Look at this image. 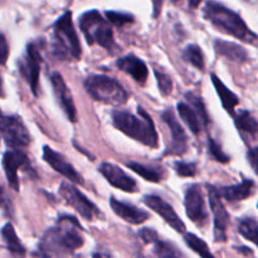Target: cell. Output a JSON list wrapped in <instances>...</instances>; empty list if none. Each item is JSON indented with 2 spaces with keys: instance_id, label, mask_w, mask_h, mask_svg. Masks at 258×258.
<instances>
[{
  "instance_id": "cell-36",
  "label": "cell",
  "mask_w": 258,
  "mask_h": 258,
  "mask_svg": "<svg viewBox=\"0 0 258 258\" xmlns=\"http://www.w3.org/2000/svg\"><path fill=\"white\" fill-rule=\"evenodd\" d=\"M0 209H3V211H4V213L9 217H13V214H14V209H13L12 201H10L9 196L5 193V190L3 189V186H0Z\"/></svg>"
},
{
  "instance_id": "cell-12",
  "label": "cell",
  "mask_w": 258,
  "mask_h": 258,
  "mask_svg": "<svg viewBox=\"0 0 258 258\" xmlns=\"http://www.w3.org/2000/svg\"><path fill=\"white\" fill-rule=\"evenodd\" d=\"M3 168H4L5 176H7L10 188L18 191L19 190L18 170L20 168L30 169L29 158L20 149H13V150L4 153V155H3Z\"/></svg>"
},
{
  "instance_id": "cell-31",
  "label": "cell",
  "mask_w": 258,
  "mask_h": 258,
  "mask_svg": "<svg viewBox=\"0 0 258 258\" xmlns=\"http://www.w3.org/2000/svg\"><path fill=\"white\" fill-rule=\"evenodd\" d=\"M106 17L111 24L116 25L118 28H122L127 24H133L135 22V18L133 14L128 13H121V12H113V10H108L106 12Z\"/></svg>"
},
{
  "instance_id": "cell-23",
  "label": "cell",
  "mask_w": 258,
  "mask_h": 258,
  "mask_svg": "<svg viewBox=\"0 0 258 258\" xmlns=\"http://www.w3.org/2000/svg\"><path fill=\"white\" fill-rule=\"evenodd\" d=\"M234 123H236L237 128H238L242 134L251 136L253 140H256L258 123L256 117H254L249 111H241V112L236 116Z\"/></svg>"
},
{
  "instance_id": "cell-3",
  "label": "cell",
  "mask_w": 258,
  "mask_h": 258,
  "mask_svg": "<svg viewBox=\"0 0 258 258\" xmlns=\"http://www.w3.org/2000/svg\"><path fill=\"white\" fill-rule=\"evenodd\" d=\"M203 14L207 20H209L214 27L218 28L222 32L234 38H238L244 43L256 42V33H253L247 27L246 23L237 13L228 9L221 3L216 2V0L207 2L203 9Z\"/></svg>"
},
{
  "instance_id": "cell-15",
  "label": "cell",
  "mask_w": 258,
  "mask_h": 258,
  "mask_svg": "<svg viewBox=\"0 0 258 258\" xmlns=\"http://www.w3.org/2000/svg\"><path fill=\"white\" fill-rule=\"evenodd\" d=\"M50 82H52L53 92H54L60 108H62L63 112L66 113V116H67L71 122H76L77 121V110H76V105L73 102L72 93H71L70 88L66 85L60 73H52Z\"/></svg>"
},
{
  "instance_id": "cell-25",
  "label": "cell",
  "mask_w": 258,
  "mask_h": 258,
  "mask_svg": "<svg viewBox=\"0 0 258 258\" xmlns=\"http://www.w3.org/2000/svg\"><path fill=\"white\" fill-rule=\"evenodd\" d=\"M2 237L4 243L7 244V248L9 249L12 253L14 254H25V248L22 244V242L18 238L17 233H15L14 228H13L12 223H7L2 229Z\"/></svg>"
},
{
  "instance_id": "cell-9",
  "label": "cell",
  "mask_w": 258,
  "mask_h": 258,
  "mask_svg": "<svg viewBox=\"0 0 258 258\" xmlns=\"http://www.w3.org/2000/svg\"><path fill=\"white\" fill-rule=\"evenodd\" d=\"M40 64H42V55H40L39 47L37 43H29L25 55L19 62V71L24 80L29 83L30 90L34 96H38Z\"/></svg>"
},
{
  "instance_id": "cell-34",
  "label": "cell",
  "mask_w": 258,
  "mask_h": 258,
  "mask_svg": "<svg viewBox=\"0 0 258 258\" xmlns=\"http://www.w3.org/2000/svg\"><path fill=\"white\" fill-rule=\"evenodd\" d=\"M174 170L179 176L183 178H190L197 174V165L194 163H185V161H175L174 163Z\"/></svg>"
},
{
  "instance_id": "cell-19",
  "label": "cell",
  "mask_w": 258,
  "mask_h": 258,
  "mask_svg": "<svg viewBox=\"0 0 258 258\" xmlns=\"http://www.w3.org/2000/svg\"><path fill=\"white\" fill-rule=\"evenodd\" d=\"M116 66H117L118 70L123 71L125 73L130 75L138 83H140L143 86L145 85L146 80H148L149 71L145 63L139 57H136L134 54L121 57L116 62Z\"/></svg>"
},
{
  "instance_id": "cell-20",
  "label": "cell",
  "mask_w": 258,
  "mask_h": 258,
  "mask_svg": "<svg viewBox=\"0 0 258 258\" xmlns=\"http://www.w3.org/2000/svg\"><path fill=\"white\" fill-rule=\"evenodd\" d=\"M256 184L251 179H244L242 183L234 184L231 186H222L217 189L221 198H224L228 202H239L249 198L253 194Z\"/></svg>"
},
{
  "instance_id": "cell-10",
  "label": "cell",
  "mask_w": 258,
  "mask_h": 258,
  "mask_svg": "<svg viewBox=\"0 0 258 258\" xmlns=\"http://www.w3.org/2000/svg\"><path fill=\"white\" fill-rule=\"evenodd\" d=\"M184 206H185L186 216L193 223L201 227H203L207 223L208 212L206 209V202H204L201 186L194 184L186 189Z\"/></svg>"
},
{
  "instance_id": "cell-6",
  "label": "cell",
  "mask_w": 258,
  "mask_h": 258,
  "mask_svg": "<svg viewBox=\"0 0 258 258\" xmlns=\"http://www.w3.org/2000/svg\"><path fill=\"white\" fill-rule=\"evenodd\" d=\"M85 90L98 102L120 106L126 103L128 95L117 80L105 75H90L85 80Z\"/></svg>"
},
{
  "instance_id": "cell-17",
  "label": "cell",
  "mask_w": 258,
  "mask_h": 258,
  "mask_svg": "<svg viewBox=\"0 0 258 258\" xmlns=\"http://www.w3.org/2000/svg\"><path fill=\"white\" fill-rule=\"evenodd\" d=\"M161 118L168 125V127L170 128L171 133V149L169 150V154H174V155H183V154H185L186 148H188V138H186L184 128L181 127V125L176 120L173 111L168 108L163 113Z\"/></svg>"
},
{
  "instance_id": "cell-4",
  "label": "cell",
  "mask_w": 258,
  "mask_h": 258,
  "mask_svg": "<svg viewBox=\"0 0 258 258\" xmlns=\"http://www.w3.org/2000/svg\"><path fill=\"white\" fill-rule=\"evenodd\" d=\"M53 54L59 59H78L81 57V43L72 20V13L66 12L53 27Z\"/></svg>"
},
{
  "instance_id": "cell-30",
  "label": "cell",
  "mask_w": 258,
  "mask_h": 258,
  "mask_svg": "<svg viewBox=\"0 0 258 258\" xmlns=\"http://www.w3.org/2000/svg\"><path fill=\"white\" fill-rule=\"evenodd\" d=\"M185 97L186 100L189 101L191 107H193V110L197 112V115H198L199 120H201L202 122V126L208 125V115H207L206 105H204L202 97H199V96L194 95V93H190V92L186 93Z\"/></svg>"
},
{
  "instance_id": "cell-38",
  "label": "cell",
  "mask_w": 258,
  "mask_h": 258,
  "mask_svg": "<svg viewBox=\"0 0 258 258\" xmlns=\"http://www.w3.org/2000/svg\"><path fill=\"white\" fill-rule=\"evenodd\" d=\"M9 57V45L3 34H0V64L4 66Z\"/></svg>"
},
{
  "instance_id": "cell-26",
  "label": "cell",
  "mask_w": 258,
  "mask_h": 258,
  "mask_svg": "<svg viewBox=\"0 0 258 258\" xmlns=\"http://www.w3.org/2000/svg\"><path fill=\"white\" fill-rule=\"evenodd\" d=\"M126 166H127L130 170H133L134 173L139 174L141 178H144L148 181H151V183H159V181L161 180V176H163V174H161L160 171L156 170V169L151 168V166L143 165V164L134 163V161L127 163Z\"/></svg>"
},
{
  "instance_id": "cell-39",
  "label": "cell",
  "mask_w": 258,
  "mask_h": 258,
  "mask_svg": "<svg viewBox=\"0 0 258 258\" xmlns=\"http://www.w3.org/2000/svg\"><path fill=\"white\" fill-rule=\"evenodd\" d=\"M257 151L258 149L254 146V148H252L251 150H248V153H247V158H248V161L251 163L252 169H253L254 171H256L257 169Z\"/></svg>"
},
{
  "instance_id": "cell-33",
  "label": "cell",
  "mask_w": 258,
  "mask_h": 258,
  "mask_svg": "<svg viewBox=\"0 0 258 258\" xmlns=\"http://www.w3.org/2000/svg\"><path fill=\"white\" fill-rule=\"evenodd\" d=\"M155 246H154V253L158 254L159 257H178L181 256L180 252L173 246V244L168 243V242L163 241H155L154 242Z\"/></svg>"
},
{
  "instance_id": "cell-21",
  "label": "cell",
  "mask_w": 258,
  "mask_h": 258,
  "mask_svg": "<svg viewBox=\"0 0 258 258\" xmlns=\"http://www.w3.org/2000/svg\"><path fill=\"white\" fill-rule=\"evenodd\" d=\"M214 50L218 55L228 58V59L237 63L246 62L247 58H248V53L243 47L236 44V43L227 42V40H214Z\"/></svg>"
},
{
  "instance_id": "cell-42",
  "label": "cell",
  "mask_w": 258,
  "mask_h": 258,
  "mask_svg": "<svg viewBox=\"0 0 258 258\" xmlns=\"http://www.w3.org/2000/svg\"><path fill=\"white\" fill-rule=\"evenodd\" d=\"M237 251H239V252H243V253H246V254H253V252L251 251V249H246V247H239V248H237Z\"/></svg>"
},
{
  "instance_id": "cell-11",
  "label": "cell",
  "mask_w": 258,
  "mask_h": 258,
  "mask_svg": "<svg viewBox=\"0 0 258 258\" xmlns=\"http://www.w3.org/2000/svg\"><path fill=\"white\" fill-rule=\"evenodd\" d=\"M209 204H211L212 213L214 218V241L226 242L227 241V227L229 222V214L222 203L221 196L214 186H208Z\"/></svg>"
},
{
  "instance_id": "cell-37",
  "label": "cell",
  "mask_w": 258,
  "mask_h": 258,
  "mask_svg": "<svg viewBox=\"0 0 258 258\" xmlns=\"http://www.w3.org/2000/svg\"><path fill=\"white\" fill-rule=\"evenodd\" d=\"M139 236L143 239L144 243H154L155 241H158L159 236L156 233V231L151 228H143L139 232Z\"/></svg>"
},
{
  "instance_id": "cell-29",
  "label": "cell",
  "mask_w": 258,
  "mask_h": 258,
  "mask_svg": "<svg viewBox=\"0 0 258 258\" xmlns=\"http://www.w3.org/2000/svg\"><path fill=\"white\" fill-rule=\"evenodd\" d=\"M184 241H185V243L188 244L189 248H190L191 251H194L196 253H198L201 257H203V258L213 257V254H212L211 251H209L208 244H207L203 239H201L199 237H197L196 234L185 233V236H184Z\"/></svg>"
},
{
  "instance_id": "cell-8",
  "label": "cell",
  "mask_w": 258,
  "mask_h": 258,
  "mask_svg": "<svg viewBox=\"0 0 258 258\" xmlns=\"http://www.w3.org/2000/svg\"><path fill=\"white\" fill-rule=\"evenodd\" d=\"M59 194L68 206L72 207L75 211H77L80 213V216H82L87 221H93L96 217L100 216V211H98L97 207L80 189L76 188L72 184L67 183V181H63L60 184Z\"/></svg>"
},
{
  "instance_id": "cell-43",
  "label": "cell",
  "mask_w": 258,
  "mask_h": 258,
  "mask_svg": "<svg viewBox=\"0 0 258 258\" xmlns=\"http://www.w3.org/2000/svg\"><path fill=\"white\" fill-rule=\"evenodd\" d=\"M3 80H2V76H0V97H3Z\"/></svg>"
},
{
  "instance_id": "cell-27",
  "label": "cell",
  "mask_w": 258,
  "mask_h": 258,
  "mask_svg": "<svg viewBox=\"0 0 258 258\" xmlns=\"http://www.w3.org/2000/svg\"><path fill=\"white\" fill-rule=\"evenodd\" d=\"M238 232L242 237L256 244L258 237V223L256 218H252V217L242 218L238 223Z\"/></svg>"
},
{
  "instance_id": "cell-41",
  "label": "cell",
  "mask_w": 258,
  "mask_h": 258,
  "mask_svg": "<svg viewBox=\"0 0 258 258\" xmlns=\"http://www.w3.org/2000/svg\"><path fill=\"white\" fill-rule=\"evenodd\" d=\"M189 2V7L191 8V9H196V8H198L199 5H201V3L203 2V0H188Z\"/></svg>"
},
{
  "instance_id": "cell-5",
  "label": "cell",
  "mask_w": 258,
  "mask_h": 258,
  "mask_svg": "<svg viewBox=\"0 0 258 258\" xmlns=\"http://www.w3.org/2000/svg\"><path fill=\"white\" fill-rule=\"evenodd\" d=\"M78 25L90 45L98 44L108 52L117 49L118 45L116 44L115 38H113L112 28L100 14V12L90 10L87 13H83L81 15Z\"/></svg>"
},
{
  "instance_id": "cell-16",
  "label": "cell",
  "mask_w": 258,
  "mask_h": 258,
  "mask_svg": "<svg viewBox=\"0 0 258 258\" xmlns=\"http://www.w3.org/2000/svg\"><path fill=\"white\" fill-rule=\"evenodd\" d=\"M100 173L105 176L106 180L115 188L121 189L127 193H135L138 191V183L135 179L125 173L120 166L111 163H102L98 168Z\"/></svg>"
},
{
  "instance_id": "cell-35",
  "label": "cell",
  "mask_w": 258,
  "mask_h": 258,
  "mask_svg": "<svg viewBox=\"0 0 258 258\" xmlns=\"http://www.w3.org/2000/svg\"><path fill=\"white\" fill-rule=\"evenodd\" d=\"M208 148H209V153H211V155L213 156L217 161H219V163H223V164L228 163L229 156L226 155V154L223 153V150H222L221 146H219L218 144L213 140V139H209L208 140Z\"/></svg>"
},
{
  "instance_id": "cell-1",
  "label": "cell",
  "mask_w": 258,
  "mask_h": 258,
  "mask_svg": "<svg viewBox=\"0 0 258 258\" xmlns=\"http://www.w3.org/2000/svg\"><path fill=\"white\" fill-rule=\"evenodd\" d=\"M85 244L83 228L73 216H60L57 226L43 234L39 242L42 256H60L77 251Z\"/></svg>"
},
{
  "instance_id": "cell-13",
  "label": "cell",
  "mask_w": 258,
  "mask_h": 258,
  "mask_svg": "<svg viewBox=\"0 0 258 258\" xmlns=\"http://www.w3.org/2000/svg\"><path fill=\"white\" fill-rule=\"evenodd\" d=\"M43 159H44L45 163L49 164V165L52 166L53 170L59 173L60 175L67 178L68 180H71L72 183L80 184V185H82V184L85 183L82 175L73 168L72 164L68 163L62 154L54 151L50 146H43Z\"/></svg>"
},
{
  "instance_id": "cell-18",
  "label": "cell",
  "mask_w": 258,
  "mask_h": 258,
  "mask_svg": "<svg viewBox=\"0 0 258 258\" xmlns=\"http://www.w3.org/2000/svg\"><path fill=\"white\" fill-rule=\"evenodd\" d=\"M110 204L113 213L117 214L121 219H123V221L127 222V223L134 224V226L143 224L144 222H146L150 218V214L146 211L136 208V207L131 206V204L128 203H123V202L117 201V199L113 198V197L110 199Z\"/></svg>"
},
{
  "instance_id": "cell-40",
  "label": "cell",
  "mask_w": 258,
  "mask_h": 258,
  "mask_svg": "<svg viewBox=\"0 0 258 258\" xmlns=\"http://www.w3.org/2000/svg\"><path fill=\"white\" fill-rule=\"evenodd\" d=\"M151 2H153V7H154V12H153L154 18H158L159 15H160L163 0H151Z\"/></svg>"
},
{
  "instance_id": "cell-28",
  "label": "cell",
  "mask_w": 258,
  "mask_h": 258,
  "mask_svg": "<svg viewBox=\"0 0 258 258\" xmlns=\"http://www.w3.org/2000/svg\"><path fill=\"white\" fill-rule=\"evenodd\" d=\"M183 59L193 64L198 70H203L204 64H206V62H204V53L198 44H189L183 50Z\"/></svg>"
},
{
  "instance_id": "cell-2",
  "label": "cell",
  "mask_w": 258,
  "mask_h": 258,
  "mask_svg": "<svg viewBox=\"0 0 258 258\" xmlns=\"http://www.w3.org/2000/svg\"><path fill=\"white\" fill-rule=\"evenodd\" d=\"M138 112L140 113L141 118L127 111L115 110L112 112L113 126L122 134L127 135L128 138L139 141L143 145L153 149L158 148L159 135L154 121L151 120L150 115L140 106L138 107Z\"/></svg>"
},
{
  "instance_id": "cell-7",
  "label": "cell",
  "mask_w": 258,
  "mask_h": 258,
  "mask_svg": "<svg viewBox=\"0 0 258 258\" xmlns=\"http://www.w3.org/2000/svg\"><path fill=\"white\" fill-rule=\"evenodd\" d=\"M0 133L5 144L12 149L27 148L30 136L19 116H7L0 110Z\"/></svg>"
},
{
  "instance_id": "cell-32",
  "label": "cell",
  "mask_w": 258,
  "mask_h": 258,
  "mask_svg": "<svg viewBox=\"0 0 258 258\" xmlns=\"http://www.w3.org/2000/svg\"><path fill=\"white\" fill-rule=\"evenodd\" d=\"M154 75H155L156 81H158L159 91L163 96H169L173 91V81H171L170 76L168 73L163 72L160 70H154Z\"/></svg>"
},
{
  "instance_id": "cell-22",
  "label": "cell",
  "mask_w": 258,
  "mask_h": 258,
  "mask_svg": "<svg viewBox=\"0 0 258 258\" xmlns=\"http://www.w3.org/2000/svg\"><path fill=\"white\" fill-rule=\"evenodd\" d=\"M211 78L214 87H216L217 93H218L219 98H221V102L222 105H223V108L227 111V112L234 116V108H236V106L239 103L238 97H237V96L234 95V93L232 92V91L229 90V88L227 87V86L224 85L218 77H217V75L212 73Z\"/></svg>"
},
{
  "instance_id": "cell-14",
  "label": "cell",
  "mask_w": 258,
  "mask_h": 258,
  "mask_svg": "<svg viewBox=\"0 0 258 258\" xmlns=\"http://www.w3.org/2000/svg\"><path fill=\"white\" fill-rule=\"evenodd\" d=\"M143 201L149 208L153 209L155 213H158L174 231L179 232V233L185 232V224L179 218V216L175 213L173 207L168 202H165L163 198L158 196H145Z\"/></svg>"
},
{
  "instance_id": "cell-44",
  "label": "cell",
  "mask_w": 258,
  "mask_h": 258,
  "mask_svg": "<svg viewBox=\"0 0 258 258\" xmlns=\"http://www.w3.org/2000/svg\"><path fill=\"white\" fill-rule=\"evenodd\" d=\"M171 2H173V3H176V2H179V0H171Z\"/></svg>"
},
{
  "instance_id": "cell-24",
  "label": "cell",
  "mask_w": 258,
  "mask_h": 258,
  "mask_svg": "<svg viewBox=\"0 0 258 258\" xmlns=\"http://www.w3.org/2000/svg\"><path fill=\"white\" fill-rule=\"evenodd\" d=\"M178 113L180 116L181 120L186 123V126L189 127V130L194 134V135H198L202 130V122L199 120L198 115H197L196 111L193 110L189 103L179 102L178 103Z\"/></svg>"
}]
</instances>
